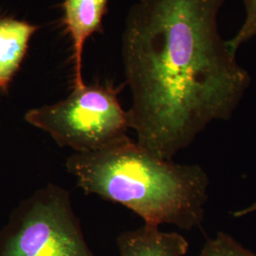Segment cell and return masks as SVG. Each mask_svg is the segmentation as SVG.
<instances>
[{"label":"cell","instance_id":"9","mask_svg":"<svg viewBox=\"0 0 256 256\" xmlns=\"http://www.w3.org/2000/svg\"><path fill=\"white\" fill-rule=\"evenodd\" d=\"M245 18L236 34L228 40L230 50L236 54L239 48L256 37V0H242Z\"/></svg>","mask_w":256,"mask_h":256},{"label":"cell","instance_id":"6","mask_svg":"<svg viewBox=\"0 0 256 256\" xmlns=\"http://www.w3.org/2000/svg\"><path fill=\"white\" fill-rule=\"evenodd\" d=\"M117 244L120 256H184L189 248L180 234L162 232L158 227L146 224L122 232Z\"/></svg>","mask_w":256,"mask_h":256},{"label":"cell","instance_id":"3","mask_svg":"<svg viewBox=\"0 0 256 256\" xmlns=\"http://www.w3.org/2000/svg\"><path fill=\"white\" fill-rule=\"evenodd\" d=\"M118 93L112 84H74L66 99L28 110L25 120L74 153L99 151L128 138V111Z\"/></svg>","mask_w":256,"mask_h":256},{"label":"cell","instance_id":"7","mask_svg":"<svg viewBox=\"0 0 256 256\" xmlns=\"http://www.w3.org/2000/svg\"><path fill=\"white\" fill-rule=\"evenodd\" d=\"M37 30L27 21L0 18V92H8Z\"/></svg>","mask_w":256,"mask_h":256},{"label":"cell","instance_id":"5","mask_svg":"<svg viewBox=\"0 0 256 256\" xmlns=\"http://www.w3.org/2000/svg\"><path fill=\"white\" fill-rule=\"evenodd\" d=\"M110 0H64V23L72 45L74 84L82 79V56L86 40L102 32V22Z\"/></svg>","mask_w":256,"mask_h":256},{"label":"cell","instance_id":"1","mask_svg":"<svg viewBox=\"0 0 256 256\" xmlns=\"http://www.w3.org/2000/svg\"><path fill=\"white\" fill-rule=\"evenodd\" d=\"M224 1L138 0L129 10L122 36L129 124L160 158L173 160L210 122L229 120L250 84L220 36Z\"/></svg>","mask_w":256,"mask_h":256},{"label":"cell","instance_id":"4","mask_svg":"<svg viewBox=\"0 0 256 256\" xmlns=\"http://www.w3.org/2000/svg\"><path fill=\"white\" fill-rule=\"evenodd\" d=\"M0 256H94L70 192L48 184L22 202L0 230Z\"/></svg>","mask_w":256,"mask_h":256},{"label":"cell","instance_id":"2","mask_svg":"<svg viewBox=\"0 0 256 256\" xmlns=\"http://www.w3.org/2000/svg\"><path fill=\"white\" fill-rule=\"evenodd\" d=\"M66 169L86 194L120 204L146 225L198 228L204 220L209 178L200 165L178 164L128 137L88 153H74Z\"/></svg>","mask_w":256,"mask_h":256},{"label":"cell","instance_id":"10","mask_svg":"<svg viewBox=\"0 0 256 256\" xmlns=\"http://www.w3.org/2000/svg\"><path fill=\"white\" fill-rule=\"evenodd\" d=\"M256 212V202L254 203L252 205L248 206L245 209H242V210H238V212H234L232 214L234 218H241V216H247L250 214H252V212Z\"/></svg>","mask_w":256,"mask_h":256},{"label":"cell","instance_id":"8","mask_svg":"<svg viewBox=\"0 0 256 256\" xmlns=\"http://www.w3.org/2000/svg\"><path fill=\"white\" fill-rule=\"evenodd\" d=\"M200 256H256V254L245 248L229 234L220 232L206 241Z\"/></svg>","mask_w":256,"mask_h":256}]
</instances>
